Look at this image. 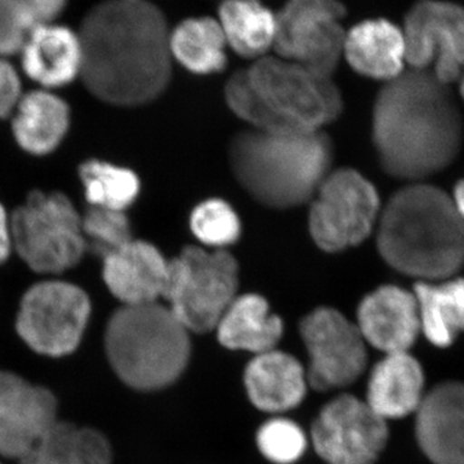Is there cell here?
I'll return each mask as SVG.
<instances>
[{"instance_id": "obj_7", "label": "cell", "mask_w": 464, "mask_h": 464, "mask_svg": "<svg viewBox=\"0 0 464 464\" xmlns=\"http://www.w3.org/2000/svg\"><path fill=\"white\" fill-rule=\"evenodd\" d=\"M9 224L12 246L35 273H63L87 250L82 216L63 192H32Z\"/></svg>"}, {"instance_id": "obj_26", "label": "cell", "mask_w": 464, "mask_h": 464, "mask_svg": "<svg viewBox=\"0 0 464 464\" xmlns=\"http://www.w3.org/2000/svg\"><path fill=\"white\" fill-rule=\"evenodd\" d=\"M111 449L105 436L92 429L57 422L20 464H110Z\"/></svg>"}, {"instance_id": "obj_23", "label": "cell", "mask_w": 464, "mask_h": 464, "mask_svg": "<svg viewBox=\"0 0 464 464\" xmlns=\"http://www.w3.org/2000/svg\"><path fill=\"white\" fill-rule=\"evenodd\" d=\"M283 329L282 319L271 314L265 298L246 295L234 299L216 331L225 347L248 351L257 356L275 350Z\"/></svg>"}, {"instance_id": "obj_13", "label": "cell", "mask_w": 464, "mask_h": 464, "mask_svg": "<svg viewBox=\"0 0 464 464\" xmlns=\"http://www.w3.org/2000/svg\"><path fill=\"white\" fill-rule=\"evenodd\" d=\"M301 335L310 356L307 381L314 389H342L364 372V338L338 311L322 307L308 314L302 320Z\"/></svg>"}, {"instance_id": "obj_16", "label": "cell", "mask_w": 464, "mask_h": 464, "mask_svg": "<svg viewBox=\"0 0 464 464\" xmlns=\"http://www.w3.org/2000/svg\"><path fill=\"white\" fill-rule=\"evenodd\" d=\"M415 432L432 463L464 464V383L448 382L424 395Z\"/></svg>"}, {"instance_id": "obj_36", "label": "cell", "mask_w": 464, "mask_h": 464, "mask_svg": "<svg viewBox=\"0 0 464 464\" xmlns=\"http://www.w3.org/2000/svg\"><path fill=\"white\" fill-rule=\"evenodd\" d=\"M11 248V224H9L5 207L0 204V264L7 259Z\"/></svg>"}, {"instance_id": "obj_5", "label": "cell", "mask_w": 464, "mask_h": 464, "mask_svg": "<svg viewBox=\"0 0 464 464\" xmlns=\"http://www.w3.org/2000/svg\"><path fill=\"white\" fill-rule=\"evenodd\" d=\"M188 333L172 311L161 304L123 306L106 328L110 364L133 389H163L179 380L188 365Z\"/></svg>"}, {"instance_id": "obj_25", "label": "cell", "mask_w": 464, "mask_h": 464, "mask_svg": "<svg viewBox=\"0 0 464 464\" xmlns=\"http://www.w3.org/2000/svg\"><path fill=\"white\" fill-rule=\"evenodd\" d=\"M420 329L431 343L447 347L464 332V279L415 284Z\"/></svg>"}, {"instance_id": "obj_27", "label": "cell", "mask_w": 464, "mask_h": 464, "mask_svg": "<svg viewBox=\"0 0 464 464\" xmlns=\"http://www.w3.org/2000/svg\"><path fill=\"white\" fill-rule=\"evenodd\" d=\"M219 25L226 43L244 57H265L274 47L276 14L257 2H226L219 7Z\"/></svg>"}, {"instance_id": "obj_2", "label": "cell", "mask_w": 464, "mask_h": 464, "mask_svg": "<svg viewBox=\"0 0 464 464\" xmlns=\"http://www.w3.org/2000/svg\"><path fill=\"white\" fill-rule=\"evenodd\" d=\"M372 130L384 172L408 183L447 169L463 146L462 112L450 85L430 70L408 67L383 84Z\"/></svg>"}, {"instance_id": "obj_34", "label": "cell", "mask_w": 464, "mask_h": 464, "mask_svg": "<svg viewBox=\"0 0 464 464\" xmlns=\"http://www.w3.org/2000/svg\"><path fill=\"white\" fill-rule=\"evenodd\" d=\"M225 94L232 111L252 124L253 130H265V132H288V130H280L276 121L266 111L250 85L246 70H240L228 79Z\"/></svg>"}, {"instance_id": "obj_38", "label": "cell", "mask_w": 464, "mask_h": 464, "mask_svg": "<svg viewBox=\"0 0 464 464\" xmlns=\"http://www.w3.org/2000/svg\"><path fill=\"white\" fill-rule=\"evenodd\" d=\"M459 93H460V97H462V99L464 101V72H463V74L460 75V78H459Z\"/></svg>"}, {"instance_id": "obj_1", "label": "cell", "mask_w": 464, "mask_h": 464, "mask_svg": "<svg viewBox=\"0 0 464 464\" xmlns=\"http://www.w3.org/2000/svg\"><path fill=\"white\" fill-rule=\"evenodd\" d=\"M81 75L97 99L139 106L158 99L172 75L166 17L142 0H115L90 11L78 34Z\"/></svg>"}, {"instance_id": "obj_28", "label": "cell", "mask_w": 464, "mask_h": 464, "mask_svg": "<svg viewBox=\"0 0 464 464\" xmlns=\"http://www.w3.org/2000/svg\"><path fill=\"white\" fill-rule=\"evenodd\" d=\"M170 53L195 74H212L226 65V38L218 21L190 18L170 33Z\"/></svg>"}, {"instance_id": "obj_15", "label": "cell", "mask_w": 464, "mask_h": 464, "mask_svg": "<svg viewBox=\"0 0 464 464\" xmlns=\"http://www.w3.org/2000/svg\"><path fill=\"white\" fill-rule=\"evenodd\" d=\"M57 422V401L50 390L0 372V457L20 460Z\"/></svg>"}, {"instance_id": "obj_24", "label": "cell", "mask_w": 464, "mask_h": 464, "mask_svg": "<svg viewBox=\"0 0 464 464\" xmlns=\"http://www.w3.org/2000/svg\"><path fill=\"white\" fill-rule=\"evenodd\" d=\"M14 111V139L30 154H50L63 141L69 128V106L50 92H30L21 97Z\"/></svg>"}, {"instance_id": "obj_32", "label": "cell", "mask_w": 464, "mask_h": 464, "mask_svg": "<svg viewBox=\"0 0 464 464\" xmlns=\"http://www.w3.org/2000/svg\"><path fill=\"white\" fill-rule=\"evenodd\" d=\"M191 230L204 246L221 250L240 237V219L230 204L209 199L195 208L190 218Z\"/></svg>"}, {"instance_id": "obj_29", "label": "cell", "mask_w": 464, "mask_h": 464, "mask_svg": "<svg viewBox=\"0 0 464 464\" xmlns=\"http://www.w3.org/2000/svg\"><path fill=\"white\" fill-rule=\"evenodd\" d=\"M63 7L61 0H0V58L23 51L34 30L53 23Z\"/></svg>"}, {"instance_id": "obj_22", "label": "cell", "mask_w": 464, "mask_h": 464, "mask_svg": "<svg viewBox=\"0 0 464 464\" xmlns=\"http://www.w3.org/2000/svg\"><path fill=\"white\" fill-rule=\"evenodd\" d=\"M423 386L422 368L413 356L389 353L372 372L366 402L384 420L405 417L420 408Z\"/></svg>"}, {"instance_id": "obj_6", "label": "cell", "mask_w": 464, "mask_h": 464, "mask_svg": "<svg viewBox=\"0 0 464 464\" xmlns=\"http://www.w3.org/2000/svg\"><path fill=\"white\" fill-rule=\"evenodd\" d=\"M262 106L282 130L319 132L342 112L341 92L326 78L280 57H262L248 70Z\"/></svg>"}, {"instance_id": "obj_14", "label": "cell", "mask_w": 464, "mask_h": 464, "mask_svg": "<svg viewBox=\"0 0 464 464\" xmlns=\"http://www.w3.org/2000/svg\"><path fill=\"white\" fill-rule=\"evenodd\" d=\"M387 439L386 420L350 395L324 406L313 427L314 447L328 464H373Z\"/></svg>"}, {"instance_id": "obj_9", "label": "cell", "mask_w": 464, "mask_h": 464, "mask_svg": "<svg viewBox=\"0 0 464 464\" xmlns=\"http://www.w3.org/2000/svg\"><path fill=\"white\" fill-rule=\"evenodd\" d=\"M373 183L353 169L326 176L310 210V232L317 246L340 252L362 243L381 216Z\"/></svg>"}, {"instance_id": "obj_31", "label": "cell", "mask_w": 464, "mask_h": 464, "mask_svg": "<svg viewBox=\"0 0 464 464\" xmlns=\"http://www.w3.org/2000/svg\"><path fill=\"white\" fill-rule=\"evenodd\" d=\"M85 246L102 258L132 241L130 221L121 210L91 207L82 217Z\"/></svg>"}, {"instance_id": "obj_12", "label": "cell", "mask_w": 464, "mask_h": 464, "mask_svg": "<svg viewBox=\"0 0 464 464\" xmlns=\"http://www.w3.org/2000/svg\"><path fill=\"white\" fill-rule=\"evenodd\" d=\"M409 69L430 70L442 83L459 81L464 72V8L454 3L422 2L405 16Z\"/></svg>"}, {"instance_id": "obj_20", "label": "cell", "mask_w": 464, "mask_h": 464, "mask_svg": "<svg viewBox=\"0 0 464 464\" xmlns=\"http://www.w3.org/2000/svg\"><path fill=\"white\" fill-rule=\"evenodd\" d=\"M244 382L253 404L268 413H280L301 404L307 375L297 359L273 350L249 362Z\"/></svg>"}, {"instance_id": "obj_10", "label": "cell", "mask_w": 464, "mask_h": 464, "mask_svg": "<svg viewBox=\"0 0 464 464\" xmlns=\"http://www.w3.org/2000/svg\"><path fill=\"white\" fill-rule=\"evenodd\" d=\"M90 314V298L79 286L63 282L39 283L24 295L16 328L35 353L65 356L81 343Z\"/></svg>"}, {"instance_id": "obj_18", "label": "cell", "mask_w": 464, "mask_h": 464, "mask_svg": "<svg viewBox=\"0 0 464 464\" xmlns=\"http://www.w3.org/2000/svg\"><path fill=\"white\" fill-rule=\"evenodd\" d=\"M169 261L152 244L132 240L103 258V280L124 306L158 304L166 295Z\"/></svg>"}, {"instance_id": "obj_8", "label": "cell", "mask_w": 464, "mask_h": 464, "mask_svg": "<svg viewBox=\"0 0 464 464\" xmlns=\"http://www.w3.org/2000/svg\"><path fill=\"white\" fill-rule=\"evenodd\" d=\"M237 261L225 250L183 249L169 261L168 308L188 332L213 331L237 298Z\"/></svg>"}, {"instance_id": "obj_30", "label": "cell", "mask_w": 464, "mask_h": 464, "mask_svg": "<svg viewBox=\"0 0 464 464\" xmlns=\"http://www.w3.org/2000/svg\"><path fill=\"white\" fill-rule=\"evenodd\" d=\"M79 176L91 207L124 212L139 197V177L127 168L90 160L82 164Z\"/></svg>"}, {"instance_id": "obj_4", "label": "cell", "mask_w": 464, "mask_h": 464, "mask_svg": "<svg viewBox=\"0 0 464 464\" xmlns=\"http://www.w3.org/2000/svg\"><path fill=\"white\" fill-rule=\"evenodd\" d=\"M332 143L319 132L250 130L232 140L231 167L240 185L264 206L297 207L326 179Z\"/></svg>"}, {"instance_id": "obj_33", "label": "cell", "mask_w": 464, "mask_h": 464, "mask_svg": "<svg viewBox=\"0 0 464 464\" xmlns=\"http://www.w3.org/2000/svg\"><path fill=\"white\" fill-rule=\"evenodd\" d=\"M257 445L271 462L292 464L306 450L307 439L298 424L285 418H275L259 429Z\"/></svg>"}, {"instance_id": "obj_3", "label": "cell", "mask_w": 464, "mask_h": 464, "mask_svg": "<svg viewBox=\"0 0 464 464\" xmlns=\"http://www.w3.org/2000/svg\"><path fill=\"white\" fill-rule=\"evenodd\" d=\"M377 227L382 258L399 273L440 282L464 266V219L436 186L406 183L382 208Z\"/></svg>"}, {"instance_id": "obj_35", "label": "cell", "mask_w": 464, "mask_h": 464, "mask_svg": "<svg viewBox=\"0 0 464 464\" xmlns=\"http://www.w3.org/2000/svg\"><path fill=\"white\" fill-rule=\"evenodd\" d=\"M21 100L20 79L14 67L0 58V119L16 110Z\"/></svg>"}, {"instance_id": "obj_21", "label": "cell", "mask_w": 464, "mask_h": 464, "mask_svg": "<svg viewBox=\"0 0 464 464\" xmlns=\"http://www.w3.org/2000/svg\"><path fill=\"white\" fill-rule=\"evenodd\" d=\"M21 52L26 75L43 87H63L81 75V41L65 26H39Z\"/></svg>"}, {"instance_id": "obj_37", "label": "cell", "mask_w": 464, "mask_h": 464, "mask_svg": "<svg viewBox=\"0 0 464 464\" xmlns=\"http://www.w3.org/2000/svg\"><path fill=\"white\" fill-rule=\"evenodd\" d=\"M454 206H456L458 213L464 219V179H460L454 188L453 195H451Z\"/></svg>"}, {"instance_id": "obj_17", "label": "cell", "mask_w": 464, "mask_h": 464, "mask_svg": "<svg viewBox=\"0 0 464 464\" xmlns=\"http://www.w3.org/2000/svg\"><path fill=\"white\" fill-rule=\"evenodd\" d=\"M357 328L365 342L386 355L408 353L420 331L414 293L396 285L374 290L360 304Z\"/></svg>"}, {"instance_id": "obj_11", "label": "cell", "mask_w": 464, "mask_h": 464, "mask_svg": "<svg viewBox=\"0 0 464 464\" xmlns=\"http://www.w3.org/2000/svg\"><path fill=\"white\" fill-rule=\"evenodd\" d=\"M343 5L331 0H297L276 14L274 48L280 58L332 78L343 56Z\"/></svg>"}, {"instance_id": "obj_19", "label": "cell", "mask_w": 464, "mask_h": 464, "mask_svg": "<svg viewBox=\"0 0 464 464\" xmlns=\"http://www.w3.org/2000/svg\"><path fill=\"white\" fill-rule=\"evenodd\" d=\"M343 56L359 74L384 83L408 69L404 33L384 18L362 21L346 33Z\"/></svg>"}, {"instance_id": "obj_39", "label": "cell", "mask_w": 464, "mask_h": 464, "mask_svg": "<svg viewBox=\"0 0 464 464\" xmlns=\"http://www.w3.org/2000/svg\"><path fill=\"white\" fill-rule=\"evenodd\" d=\"M0 464H3L2 462H0Z\"/></svg>"}]
</instances>
